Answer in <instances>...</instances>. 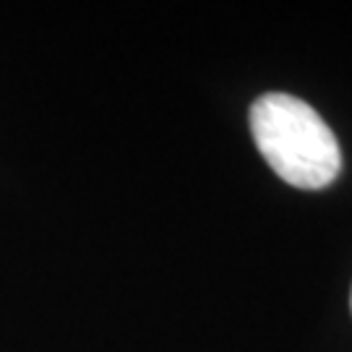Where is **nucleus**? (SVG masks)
<instances>
[{
	"instance_id": "2",
	"label": "nucleus",
	"mask_w": 352,
	"mask_h": 352,
	"mask_svg": "<svg viewBox=\"0 0 352 352\" xmlns=\"http://www.w3.org/2000/svg\"><path fill=\"white\" fill-rule=\"evenodd\" d=\"M350 305H352V298H350Z\"/></svg>"
},
{
	"instance_id": "1",
	"label": "nucleus",
	"mask_w": 352,
	"mask_h": 352,
	"mask_svg": "<svg viewBox=\"0 0 352 352\" xmlns=\"http://www.w3.org/2000/svg\"><path fill=\"white\" fill-rule=\"evenodd\" d=\"M251 131L269 167L289 186L318 190L340 175L337 136L308 102L285 91H269L253 102Z\"/></svg>"
}]
</instances>
